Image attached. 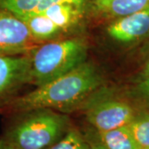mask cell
<instances>
[{
    "instance_id": "10",
    "label": "cell",
    "mask_w": 149,
    "mask_h": 149,
    "mask_svg": "<svg viewBox=\"0 0 149 149\" xmlns=\"http://www.w3.org/2000/svg\"><path fill=\"white\" fill-rule=\"evenodd\" d=\"M98 140L107 149H139L128 125L109 131L98 132Z\"/></svg>"
},
{
    "instance_id": "12",
    "label": "cell",
    "mask_w": 149,
    "mask_h": 149,
    "mask_svg": "<svg viewBox=\"0 0 149 149\" xmlns=\"http://www.w3.org/2000/svg\"><path fill=\"white\" fill-rule=\"evenodd\" d=\"M128 127L139 149L149 148V113L135 117Z\"/></svg>"
},
{
    "instance_id": "19",
    "label": "cell",
    "mask_w": 149,
    "mask_h": 149,
    "mask_svg": "<svg viewBox=\"0 0 149 149\" xmlns=\"http://www.w3.org/2000/svg\"><path fill=\"white\" fill-rule=\"evenodd\" d=\"M72 3H74V5H76L77 7H79L80 8H83V7L86 3V2L88 0H70Z\"/></svg>"
},
{
    "instance_id": "14",
    "label": "cell",
    "mask_w": 149,
    "mask_h": 149,
    "mask_svg": "<svg viewBox=\"0 0 149 149\" xmlns=\"http://www.w3.org/2000/svg\"><path fill=\"white\" fill-rule=\"evenodd\" d=\"M42 0H0V9L9 11L16 16L27 15L37 10Z\"/></svg>"
},
{
    "instance_id": "21",
    "label": "cell",
    "mask_w": 149,
    "mask_h": 149,
    "mask_svg": "<svg viewBox=\"0 0 149 149\" xmlns=\"http://www.w3.org/2000/svg\"><path fill=\"white\" fill-rule=\"evenodd\" d=\"M147 149H149V148H147Z\"/></svg>"
},
{
    "instance_id": "3",
    "label": "cell",
    "mask_w": 149,
    "mask_h": 149,
    "mask_svg": "<svg viewBox=\"0 0 149 149\" xmlns=\"http://www.w3.org/2000/svg\"><path fill=\"white\" fill-rule=\"evenodd\" d=\"M2 137L21 149H47L69 129V118L52 109L26 112Z\"/></svg>"
},
{
    "instance_id": "15",
    "label": "cell",
    "mask_w": 149,
    "mask_h": 149,
    "mask_svg": "<svg viewBox=\"0 0 149 149\" xmlns=\"http://www.w3.org/2000/svg\"><path fill=\"white\" fill-rule=\"evenodd\" d=\"M139 89L149 101V76H144V79L139 85Z\"/></svg>"
},
{
    "instance_id": "2",
    "label": "cell",
    "mask_w": 149,
    "mask_h": 149,
    "mask_svg": "<svg viewBox=\"0 0 149 149\" xmlns=\"http://www.w3.org/2000/svg\"><path fill=\"white\" fill-rule=\"evenodd\" d=\"M88 43L74 37L39 46L30 53L28 83L37 86L63 76L85 62Z\"/></svg>"
},
{
    "instance_id": "1",
    "label": "cell",
    "mask_w": 149,
    "mask_h": 149,
    "mask_svg": "<svg viewBox=\"0 0 149 149\" xmlns=\"http://www.w3.org/2000/svg\"><path fill=\"white\" fill-rule=\"evenodd\" d=\"M101 83L95 67L85 62L63 76L13 100L6 108L20 113L38 109L70 111L83 104Z\"/></svg>"
},
{
    "instance_id": "6",
    "label": "cell",
    "mask_w": 149,
    "mask_h": 149,
    "mask_svg": "<svg viewBox=\"0 0 149 149\" xmlns=\"http://www.w3.org/2000/svg\"><path fill=\"white\" fill-rule=\"evenodd\" d=\"M109 36L122 43L137 42L149 37V8L116 18L107 27Z\"/></svg>"
},
{
    "instance_id": "11",
    "label": "cell",
    "mask_w": 149,
    "mask_h": 149,
    "mask_svg": "<svg viewBox=\"0 0 149 149\" xmlns=\"http://www.w3.org/2000/svg\"><path fill=\"white\" fill-rule=\"evenodd\" d=\"M149 8V0H112L100 13L103 16L118 18Z\"/></svg>"
},
{
    "instance_id": "7",
    "label": "cell",
    "mask_w": 149,
    "mask_h": 149,
    "mask_svg": "<svg viewBox=\"0 0 149 149\" xmlns=\"http://www.w3.org/2000/svg\"><path fill=\"white\" fill-rule=\"evenodd\" d=\"M30 66V54L0 55V95L27 82Z\"/></svg>"
},
{
    "instance_id": "8",
    "label": "cell",
    "mask_w": 149,
    "mask_h": 149,
    "mask_svg": "<svg viewBox=\"0 0 149 149\" xmlns=\"http://www.w3.org/2000/svg\"><path fill=\"white\" fill-rule=\"evenodd\" d=\"M64 32L77 24L82 14V8L74 3L62 2L52 4L41 12Z\"/></svg>"
},
{
    "instance_id": "16",
    "label": "cell",
    "mask_w": 149,
    "mask_h": 149,
    "mask_svg": "<svg viewBox=\"0 0 149 149\" xmlns=\"http://www.w3.org/2000/svg\"><path fill=\"white\" fill-rule=\"evenodd\" d=\"M111 1L112 0H93V4H94V7H95V10L100 13Z\"/></svg>"
},
{
    "instance_id": "17",
    "label": "cell",
    "mask_w": 149,
    "mask_h": 149,
    "mask_svg": "<svg viewBox=\"0 0 149 149\" xmlns=\"http://www.w3.org/2000/svg\"><path fill=\"white\" fill-rule=\"evenodd\" d=\"M0 149H21L14 146L13 144L10 143L9 142L6 141L3 138L0 139Z\"/></svg>"
},
{
    "instance_id": "4",
    "label": "cell",
    "mask_w": 149,
    "mask_h": 149,
    "mask_svg": "<svg viewBox=\"0 0 149 149\" xmlns=\"http://www.w3.org/2000/svg\"><path fill=\"white\" fill-rule=\"evenodd\" d=\"M39 46L24 22L0 9V55H27Z\"/></svg>"
},
{
    "instance_id": "5",
    "label": "cell",
    "mask_w": 149,
    "mask_h": 149,
    "mask_svg": "<svg viewBox=\"0 0 149 149\" xmlns=\"http://www.w3.org/2000/svg\"><path fill=\"white\" fill-rule=\"evenodd\" d=\"M136 117L128 103L106 100L93 103L87 108L86 118L98 132L127 126Z\"/></svg>"
},
{
    "instance_id": "18",
    "label": "cell",
    "mask_w": 149,
    "mask_h": 149,
    "mask_svg": "<svg viewBox=\"0 0 149 149\" xmlns=\"http://www.w3.org/2000/svg\"><path fill=\"white\" fill-rule=\"evenodd\" d=\"M91 144V149H107L103 144L98 140V141H89Z\"/></svg>"
},
{
    "instance_id": "13",
    "label": "cell",
    "mask_w": 149,
    "mask_h": 149,
    "mask_svg": "<svg viewBox=\"0 0 149 149\" xmlns=\"http://www.w3.org/2000/svg\"><path fill=\"white\" fill-rule=\"evenodd\" d=\"M47 149H91V148L90 142L77 129L69 128L61 139Z\"/></svg>"
},
{
    "instance_id": "20",
    "label": "cell",
    "mask_w": 149,
    "mask_h": 149,
    "mask_svg": "<svg viewBox=\"0 0 149 149\" xmlns=\"http://www.w3.org/2000/svg\"><path fill=\"white\" fill-rule=\"evenodd\" d=\"M144 76H149V59L144 67Z\"/></svg>"
},
{
    "instance_id": "9",
    "label": "cell",
    "mask_w": 149,
    "mask_h": 149,
    "mask_svg": "<svg viewBox=\"0 0 149 149\" xmlns=\"http://www.w3.org/2000/svg\"><path fill=\"white\" fill-rule=\"evenodd\" d=\"M17 17L24 22L33 38L38 42L52 40L62 32L50 18L41 13H29Z\"/></svg>"
}]
</instances>
